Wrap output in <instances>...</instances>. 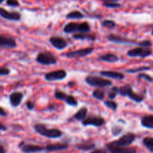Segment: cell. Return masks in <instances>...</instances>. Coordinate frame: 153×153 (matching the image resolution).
I'll return each instance as SVG.
<instances>
[{
	"label": "cell",
	"mask_w": 153,
	"mask_h": 153,
	"mask_svg": "<svg viewBox=\"0 0 153 153\" xmlns=\"http://www.w3.org/2000/svg\"><path fill=\"white\" fill-rule=\"evenodd\" d=\"M143 143L149 152L153 153V137H146L143 138Z\"/></svg>",
	"instance_id": "25"
},
{
	"label": "cell",
	"mask_w": 153,
	"mask_h": 153,
	"mask_svg": "<svg viewBox=\"0 0 153 153\" xmlns=\"http://www.w3.org/2000/svg\"><path fill=\"white\" fill-rule=\"evenodd\" d=\"M23 94L20 92H13L10 95V103L13 107H17L21 103Z\"/></svg>",
	"instance_id": "16"
},
{
	"label": "cell",
	"mask_w": 153,
	"mask_h": 153,
	"mask_svg": "<svg viewBox=\"0 0 153 153\" xmlns=\"http://www.w3.org/2000/svg\"><path fill=\"white\" fill-rule=\"evenodd\" d=\"M119 93V89L117 87H114L112 88V89H111V91H109L108 93V97L111 99V100H113L115 97H117V95Z\"/></svg>",
	"instance_id": "33"
},
{
	"label": "cell",
	"mask_w": 153,
	"mask_h": 153,
	"mask_svg": "<svg viewBox=\"0 0 153 153\" xmlns=\"http://www.w3.org/2000/svg\"><path fill=\"white\" fill-rule=\"evenodd\" d=\"M0 16L8 20L19 21L21 19L20 13L18 12H10L3 7H0Z\"/></svg>",
	"instance_id": "13"
},
{
	"label": "cell",
	"mask_w": 153,
	"mask_h": 153,
	"mask_svg": "<svg viewBox=\"0 0 153 153\" xmlns=\"http://www.w3.org/2000/svg\"><path fill=\"white\" fill-rule=\"evenodd\" d=\"M4 1V0H0V4H1V3H2Z\"/></svg>",
	"instance_id": "45"
},
{
	"label": "cell",
	"mask_w": 153,
	"mask_h": 153,
	"mask_svg": "<svg viewBox=\"0 0 153 153\" xmlns=\"http://www.w3.org/2000/svg\"><path fill=\"white\" fill-rule=\"evenodd\" d=\"M102 25L105 28H114L116 23H115L114 21L111 20V19H105V20L102 21Z\"/></svg>",
	"instance_id": "29"
},
{
	"label": "cell",
	"mask_w": 153,
	"mask_h": 153,
	"mask_svg": "<svg viewBox=\"0 0 153 153\" xmlns=\"http://www.w3.org/2000/svg\"><path fill=\"white\" fill-rule=\"evenodd\" d=\"M67 19H82L84 17V15L79 10H73L70 12L66 16Z\"/></svg>",
	"instance_id": "26"
},
{
	"label": "cell",
	"mask_w": 153,
	"mask_h": 153,
	"mask_svg": "<svg viewBox=\"0 0 153 153\" xmlns=\"http://www.w3.org/2000/svg\"><path fill=\"white\" fill-rule=\"evenodd\" d=\"M87 114H88V109L86 108H81L80 110H79L75 114L73 118L77 120L82 121L86 118Z\"/></svg>",
	"instance_id": "24"
},
{
	"label": "cell",
	"mask_w": 153,
	"mask_h": 153,
	"mask_svg": "<svg viewBox=\"0 0 153 153\" xmlns=\"http://www.w3.org/2000/svg\"><path fill=\"white\" fill-rule=\"evenodd\" d=\"M22 146H20L21 150L25 153H37L43 152V150H46L45 147L38 145L34 144H23L22 143Z\"/></svg>",
	"instance_id": "14"
},
{
	"label": "cell",
	"mask_w": 153,
	"mask_h": 153,
	"mask_svg": "<svg viewBox=\"0 0 153 153\" xmlns=\"http://www.w3.org/2000/svg\"><path fill=\"white\" fill-rule=\"evenodd\" d=\"M150 70V67H139V68H134V69H130V70H127L126 72L128 73H138V72L146 71V70Z\"/></svg>",
	"instance_id": "31"
},
{
	"label": "cell",
	"mask_w": 153,
	"mask_h": 153,
	"mask_svg": "<svg viewBox=\"0 0 153 153\" xmlns=\"http://www.w3.org/2000/svg\"><path fill=\"white\" fill-rule=\"evenodd\" d=\"M137 78H138V79H143L149 82H152L153 81V78L152 77V76H150L149 75H148V74H146V73H140V74L138 75Z\"/></svg>",
	"instance_id": "34"
},
{
	"label": "cell",
	"mask_w": 153,
	"mask_h": 153,
	"mask_svg": "<svg viewBox=\"0 0 153 153\" xmlns=\"http://www.w3.org/2000/svg\"><path fill=\"white\" fill-rule=\"evenodd\" d=\"M68 148V145L65 143H55V144H49L45 147L48 152H55V151H61L67 149Z\"/></svg>",
	"instance_id": "18"
},
{
	"label": "cell",
	"mask_w": 153,
	"mask_h": 153,
	"mask_svg": "<svg viewBox=\"0 0 153 153\" xmlns=\"http://www.w3.org/2000/svg\"><path fill=\"white\" fill-rule=\"evenodd\" d=\"M110 41L117 43H123V44H137L139 46V42H135V40H129L126 37H121V36L116 35V34H109L107 37Z\"/></svg>",
	"instance_id": "11"
},
{
	"label": "cell",
	"mask_w": 153,
	"mask_h": 153,
	"mask_svg": "<svg viewBox=\"0 0 153 153\" xmlns=\"http://www.w3.org/2000/svg\"><path fill=\"white\" fill-rule=\"evenodd\" d=\"M73 38L76 40H89L94 41L96 40V36L94 34H88L85 33H81V34H75L73 35Z\"/></svg>",
	"instance_id": "22"
},
{
	"label": "cell",
	"mask_w": 153,
	"mask_h": 153,
	"mask_svg": "<svg viewBox=\"0 0 153 153\" xmlns=\"http://www.w3.org/2000/svg\"><path fill=\"white\" fill-rule=\"evenodd\" d=\"M108 149L111 153H137L134 147H109Z\"/></svg>",
	"instance_id": "17"
},
{
	"label": "cell",
	"mask_w": 153,
	"mask_h": 153,
	"mask_svg": "<svg viewBox=\"0 0 153 153\" xmlns=\"http://www.w3.org/2000/svg\"><path fill=\"white\" fill-rule=\"evenodd\" d=\"M0 130H1V131H6L7 130V127L3 125L2 123H0Z\"/></svg>",
	"instance_id": "42"
},
{
	"label": "cell",
	"mask_w": 153,
	"mask_h": 153,
	"mask_svg": "<svg viewBox=\"0 0 153 153\" xmlns=\"http://www.w3.org/2000/svg\"><path fill=\"white\" fill-rule=\"evenodd\" d=\"M65 102L67 103L68 105H70L71 106H76L77 105L78 102L77 101H76V100L75 99L74 97H73V96L71 95H67V98H66L65 100Z\"/></svg>",
	"instance_id": "32"
},
{
	"label": "cell",
	"mask_w": 153,
	"mask_h": 153,
	"mask_svg": "<svg viewBox=\"0 0 153 153\" xmlns=\"http://www.w3.org/2000/svg\"><path fill=\"white\" fill-rule=\"evenodd\" d=\"M119 93L122 96L129 97L131 100L136 102H141L144 100V96L134 93V91H132L131 87L128 85H124V86L121 87L119 89Z\"/></svg>",
	"instance_id": "4"
},
{
	"label": "cell",
	"mask_w": 153,
	"mask_h": 153,
	"mask_svg": "<svg viewBox=\"0 0 153 153\" xmlns=\"http://www.w3.org/2000/svg\"><path fill=\"white\" fill-rule=\"evenodd\" d=\"M34 129L40 135L49 138H58L62 135V132L57 128H48L43 124H37L34 126Z\"/></svg>",
	"instance_id": "3"
},
{
	"label": "cell",
	"mask_w": 153,
	"mask_h": 153,
	"mask_svg": "<svg viewBox=\"0 0 153 153\" xmlns=\"http://www.w3.org/2000/svg\"><path fill=\"white\" fill-rule=\"evenodd\" d=\"M93 51H94V48L88 47V48H85V49H79V50L67 52V53L65 54V56L69 58H79V57H85L86 56V55H90Z\"/></svg>",
	"instance_id": "10"
},
{
	"label": "cell",
	"mask_w": 153,
	"mask_h": 153,
	"mask_svg": "<svg viewBox=\"0 0 153 153\" xmlns=\"http://www.w3.org/2000/svg\"><path fill=\"white\" fill-rule=\"evenodd\" d=\"M100 75L105 77L111 78V79H123L124 75L121 73L115 71H102L100 73Z\"/></svg>",
	"instance_id": "19"
},
{
	"label": "cell",
	"mask_w": 153,
	"mask_h": 153,
	"mask_svg": "<svg viewBox=\"0 0 153 153\" xmlns=\"http://www.w3.org/2000/svg\"><path fill=\"white\" fill-rule=\"evenodd\" d=\"M103 5L108 8H117V7H121V4L116 1H104Z\"/></svg>",
	"instance_id": "28"
},
{
	"label": "cell",
	"mask_w": 153,
	"mask_h": 153,
	"mask_svg": "<svg viewBox=\"0 0 153 153\" xmlns=\"http://www.w3.org/2000/svg\"><path fill=\"white\" fill-rule=\"evenodd\" d=\"M10 71L6 67H0V76H7L10 74Z\"/></svg>",
	"instance_id": "38"
},
{
	"label": "cell",
	"mask_w": 153,
	"mask_h": 153,
	"mask_svg": "<svg viewBox=\"0 0 153 153\" xmlns=\"http://www.w3.org/2000/svg\"><path fill=\"white\" fill-rule=\"evenodd\" d=\"M139 46L141 47L149 48V46H152V43L149 40H142V41L139 42Z\"/></svg>",
	"instance_id": "37"
},
{
	"label": "cell",
	"mask_w": 153,
	"mask_h": 153,
	"mask_svg": "<svg viewBox=\"0 0 153 153\" xmlns=\"http://www.w3.org/2000/svg\"><path fill=\"white\" fill-rule=\"evenodd\" d=\"M85 82L91 86L98 87V88H104V87L111 86L112 85V82L110 80L94 76H87Z\"/></svg>",
	"instance_id": "5"
},
{
	"label": "cell",
	"mask_w": 153,
	"mask_h": 153,
	"mask_svg": "<svg viewBox=\"0 0 153 153\" xmlns=\"http://www.w3.org/2000/svg\"><path fill=\"white\" fill-rule=\"evenodd\" d=\"M55 98L58 99L59 100H62V101H65L66 98L67 97V94H66L65 93H64L63 91H59V90H57L55 92Z\"/></svg>",
	"instance_id": "30"
},
{
	"label": "cell",
	"mask_w": 153,
	"mask_h": 153,
	"mask_svg": "<svg viewBox=\"0 0 153 153\" xmlns=\"http://www.w3.org/2000/svg\"><path fill=\"white\" fill-rule=\"evenodd\" d=\"M67 76V72L64 70H58L50 72L45 75V79L47 81H57L64 79Z\"/></svg>",
	"instance_id": "8"
},
{
	"label": "cell",
	"mask_w": 153,
	"mask_h": 153,
	"mask_svg": "<svg viewBox=\"0 0 153 153\" xmlns=\"http://www.w3.org/2000/svg\"><path fill=\"white\" fill-rule=\"evenodd\" d=\"M6 4L10 7H18L19 5L18 0H6Z\"/></svg>",
	"instance_id": "36"
},
{
	"label": "cell",
	"mask_w": 153,
	"mask_h": 153,
	"mask_svg": "<svg viewBox=\"0 0 153 153\" xmlns=\"http://www.w3.org/2000/svg\"><path fill=\"white\" fill-rule=\"evenodd\" d=\"M95 146V143H91V142H85V143H79V144H77L76 146V149H79V150L88 151L94 149Z\"/></svg>",
	"instance_id": "21"
},
{
	"label": "cell",
	"mask_w": 153,
	"mask_h": 153,
	"mask_svg": "<svg viewBox=\"0 0 153 153\" xmlns=\"http://www.w3.org/2000/svg\"><path fill=\"white\" fill-rule=\"evenodd\" d=\"M142 126L145 128L153 129V115H146L142 117L141 119Z\"/></svg>",
	"instance_id": "20"
},
{
	"label": "cell",
	"mask_w": 153,
	"mask_h": 153,
	"mask_svg": "<svg viewBox=\"0 0 153 153\" xmlns=\"http://www.w3.org/2000/svg\"><path fill=\"white\" fill-rule=\"evenodd\" d=\"M37 62L43 65H53L57 63V59L51 52H40L36 58Z\"/></svg>",
	"instance_id": "7"
},
{
	"label": "cell",
	"mask_w": 153,
	"mask_h": 153,
	"mask_svg": "<svg viewBox=\"0 0 153 153\" xmlns=\"http://www.w3.org/2000/svg\"><path fill=\"white\" fill-rule=\"evenodd\" d=\"M152 49L146 47H136L134 49H131L128 51L127 52V55L131 58H136V57H139L141 58H145L146 57H149L152 55Z\"/></svg>",
	"instance_id": "6"
},
{
	"label": "cell",
	"mask_w": 153,
	"mask_h": 153,
	"mask_svg": "<svg viewBox=\"0 0 153 153\" xmlns=\"http://www.w3.org/2000/svg\"><path fill=\"white\" fill-rule=\"evenodd\" d=\"M49 42L56 49H64L67 46V43L64 39L61 38L60 37H52L49 39Z\"/></svg>",
	"instance_id": "15"
},
{
	"label": "cell",
	"mask_w": 153,
	"mask_h": 153,
	"mask_svg": "<svg viewBox=\"0 0 153 153\" xmlns=\"http://www.w3.org/2000/svg\"><path fill=\"white\" fill-rule=\"evenodd\" d=\"M0 116H6V112L4 111V110L1 107V106H0Z\"/></svg>",
	"instance_id": "41"
},
{
	"label": "cell",
	"mask_w": 153,
	"mask_h": 153,
	"mask_svg": "<svg viewBox=\"0 0 153 153\" xmlns=\"http://www.w3.org/2000/svg\"><path fill=\"white\" fill-rule=\"evenodd\" d=\"M84 126H101L105 123V120L101 117L91 116L85 118L82 121Z\"/></svg>",
	"instance_id": "9"
},
{
	"label": "cell",
	"mask_w": 153,
	"mask_h": 153,
	"mask_svg": "<svg viewBox=\"0 0 153 153\" xmlns=\"http://www.w3.org/2000/svg\"><path fill=\"white\" fill-rule=\"evenodd\" d=\"M0 153H6L5 149L4 148V146L0 145Z\"/></svg>",
	"instance_id": "43"
},
{
	"label": "cell",
	"mask_w": 153,
	"mask_h": 153,
	"mask_svg": "<svg viewBox=\"0 0 153 153\" xmlns=\"http://www.w3.org/2000/svg\"><path fill=\"white\" fill-rule=\"evenodd\" d=\"M26 107L28 110H32L34 108V104L31 101H28L26 102Z\"/></svg>",
	"instance_id": "39"
},
{
	"label": "cell",
	"mask_w": 153,
	"mask_h": 153,
	"mask_svg": "<svg viewBox=\"0 0 153 153\" xmlns=\"http://www.w3.org/2000/svg\"><path fill=\"white\" fill-rule=\"evenodd\" d=\"M100 59L108 63H114L118 61V57L116 55H114V54L108 53L102 55Z\"/></svg>",
	"instance_id": "23"
},
{
	"label": "cell",
	"mask_w": 153,
	"mask_h": 153,
	"mask_svg": "<svg viewBox=\"0 0 153 153\" xmlns=\"http://www.w3.org/2000/svg\"><path fill=\"white\" fill-rule=\"evenodd\" d=\"M91 30V27L88 22H69L64 26V31L66 33H75L81 34V33H88Z\"/></svg>",
	"instance_id": "1"
},
{
	"label": "cell",
	"mask_w": 153,
	"mask_h": 153,
	"mask_svg": "<svg viewBox=\"0 0 153 153\" xmlns=\"http://www.w3.org/2000/svg\"><path fill=\"white\" fill-rule=\"evenodd\" d=\"M152 34L153 35V28H152Z\"/></svg>",
	"instance_id": "46"
},
{
	"label": "cell",
	"mask_w": 153,
	"mask_h": 153,
	"mask_svg": "<svg viewBox=\"0 0 153 153\" xmlns=\"http://www.w3.org/2000/svg\"><path fill=\"white\" fill-rule=\"evenodd\" d=\"M93 97L98 100H102L105 98V92L102 90H96L93 92Z\"/></svg>",
	"instance_id": "27"
},
{
	"label": "cell",
	"mask_w": 153,
	"mask_h": 153,
	"mask_svg": "<svg viewBox=\"0 0 153 153\" xmlns=\"http://www.w3.org/2000/svg\"><path fill=\"white\" fill-rule=\"evenodd\" d=\"M90 153H107L105 150L102 149H94L92 152H91Z\"/></svg>",
	"instance_id": "40"
},
{
	"label": "cell",
	"mask_w": 153,
	"mask_h": 153,
	"mask_svg": "<svg viewBox=\"0 0 153 153\" xmlns=\"http://www.w3.org/2000/svg\"><path fill=\"white\" fill-rule=\"evenodd\" d=\"M16 46V40L10 36L0 35V47L5 49H11Z\"/></svg>",
	"instance_id": "12"
},
{
	"label": "cell",
	"mask_w": 153,
	"mask_h": 153,
	"mask_svg": "<svg viewBox=\"0 0 153 153\" xmlns=\"http://www.w3.org/2000/svg\"><path fill=\"white\" fill-rule=\"evenodd\" d=\"M105 105L107 106L109 108L112 109V110H116L117 108V105L116 102L114 101H105Z\"/></svg>",
	"instance_id": "35"
},
{
	"label": "cell",
	"mask_w": 153,
	"mask_h": 153,
	"mask_svg": "<svg viewBox=\"0 0 153 153\" xmlns=\"http://www.w3.org/2000/svg\"><path fill=\"white\" fill-rule=\"evenodd\" d=\"M102 1H117L118 0H102Z\"/></svg>",
	"instance_id": "44"
},
{
	"label": "cell",
	"mask_w": 153,
	"mask_h": 153,
	"mask_svg": "<svg viewBox=\"0 0 153 153\" xmlns=\"http://www.w3.org/2000/svg\"><path fill=\"white\" fill-rule=\"evenodd\" d=\"M136 135L134 133H127L124 134L120 139L115 141L111 142L110 143L107 144V148L109 147H127L130 146L133 142L135 140Z\"/></svg>",
	"instance_id": "2"
}]
</instances>
